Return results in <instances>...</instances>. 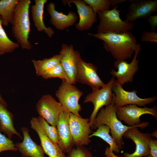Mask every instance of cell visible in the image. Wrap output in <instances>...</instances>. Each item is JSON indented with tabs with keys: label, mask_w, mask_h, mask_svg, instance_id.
<instances>
[{
	"label": "cell",
	"mask_w": 157,
	"mask_h": 157,
	"mask_svg": "<svg viewBox=\"0 0 157 157\" xmlns=\"http://www.w3.org/2000/svg\"><path fill=\"white\" fill-rule=\"evenodd\" d=\"M59 54L60 56V63L68 76L69 83L74 85L76 83L77 61L80 53L74 50L72 44L69 45L63 43Z\"/></svg>",
	"instance_id": "obj_15"
},
{
	"label": "cell",
	"mask_w": 157,
	"mask_h": 157,
	"mask_svg": "<svg viewBox=\"0 0 157 157\" xmlns=\"http://www.w3.org/2000/svg\"><path fill=\"white\" fill-rule=\"evenodd\" d=\"M56 96L67 111L79 117L81 110L79 100L83 92L74 85L63 81L56 91Z\"/></svg>",
	"instance_id": "obj_5"
},
{
	"label": "cell",
	"mask_w": 157,
	"mask_h": 157,
	"mask_svg": "<svg viewBox=\"0 0 157 157\" xmlns=\"http://www.w3.org/2000/svg\"><path fill=\"white\" fill-rule=\"evenodd\" d=\"M113 91L114 96L112 103L117 107L130 104H135L140 107L145 106L154 102L157 99L156 96L141 98L137 94V90H126L116 80L113 87Z\"/></svg>",
	"instance_id": "obj_8"
},
{
	"label": "cell",
	"mask_w": 157,
	"mask_h": 157,
	"mask_svg": "<svg viewBox=\"0 0 157 157\" xmlns=\"http://www.w3.org/2000/svg\"><path fill=\"white\" fill-rule=\"evenodd\" d=\"M2 20L0 16V56L13 52L18 48L19 45L10 40L2 26Z\"/></svg>",
	"instance_id": "obj_26"
},
{
	"label": "cell",
	"mask_w": 157,
	"mask_h": 157,
	"mask_svg": "<svg viewBox=\"0 0 157 157\" xmlns=\"http://www.w3.org/2000/svg\"><path fill=\"white\" fill-rule=\"evenodd\" d=\"M6 151H17L18 149L13 141L0 131V153Z\"/></svg>",
	"instance_id": "obj_31"
},
{
	"label": "cell",
	"mask_w": 157,
	"mask_h": 157,
	"mask_svg": "<svg viewBox=\"0 0 157 157\" xmlns=\"http://www.w3.org/2000/svg\"><path fill=\"white\" fill-rule=\"evenodd\" d=\"M97 68L93 64L83 60L81 55L77 61V69L76 82L89 86L92 90L103 87L105 84L98 75Z\"/></svg>",
	"instance_id": "obj_13"
},
{
	"label": "cell",
	"mask_w": 157,
	"mask_h": 157,
	"mask_svg": "<svg viewBox=\"0 0 157 157\" xmlns=\"http://www.w3.org/2000/svg\"><path fill=\"white\" fill-rule=\"evenodd\" d=\"M37 118L39 124L46 136L53 143L58 144V134L56 126L49 125L41 116H39Z\"/></svg>",
	"instance_id": "obj_28"
},
{
	"label": "cell",
	"mask_w": 157,
	"mask_h": 157,
	"mask_svg": "<svg viewBox=\"0 0 157 157\" xmlns=\"http://www.w3.org/2000/svg\"><path fill=\"white\" fill-rule=\"evenodd\" d=\"M20 129L23 133V141L21 142H17L14 144L22 156L45 157L44 153L41 146L38 144L31 138L28 129L23 127Z\"/></svg>",
	"instance_id": "obj_20"
},
{
	"label": "cell",
	"mask_w": 157,
	"mask_h": 157,
	"mask_svg": "<svg viewBox=\"0 0 157 157\" xmlns=\"http://www.w3.org/2000/svg\"><path fill=\"white\" fill-rule=\"evenodd\" d=\"M149 145L150 149V156L151 157H157V140L150 138Z\"/></svg>",
	"instance_id": "obj_33"
},
{
	"label": "cell",
	"mask_w": 157,
	"mask_h": 157,
	"mask_svg": "<svg viewBox=\"0 0 157 157\" xmlns=\"http://www.w3.org/2000/svg\"><path fill=\"white\" fill-rule=\"evenodd\" d=\"M7 107L0 101V131L3 132L10 140L13 134L22 139L14 126V115Z\"/></svg>",
	"instance_id": "obj_22"
},
{
	"label": "cell",
	"mask_w": 157,
	"mask_h": 157,
	"mask_svg": "<svg viewBox=\"0 0 157 157\" xmlns=\"http://www.w3.org/2000/svg\"><path fill=\"white\" fill-rule=\"evenodd\" d=\"M35 3L31 7L32 20L37 30L40 32L44 31L48 36L51 38L54 31L51 27H47L43 21L44 8L47 0H35Z\"/></svg>",
	"instance_id": "obj_21"
},
{
	"label": "cell",
	"mask_w": 157,
	"mask_h": 157,
	"mask_svg": "<svg viewBox=\"0 0 157 157\" xmlns=\"http://www.w3.org/2000/svg\"><path fill=\"white\" fill-rule=\"evenodd\" d=\"M64 4H70L75 5L77 9L79 20L76 24V28L78 31H82L90 29L94 23L97 21V14L93 10L92 8L82 0H63Z\"/></svg>",
	"instance_id": "obj_16"
},
{
	"label": "cell",
	"mask_w": 157,
	"mask_h": 157,
	"mask_svg": "<svg viewBox=\"0 0 157 157\" xmlns=\"http://www.w3.org/2000/svg\"><path fill=\"white\" fill-rule=\"evenodd\" d=\"M47 11L49 14L51 24L57 30H63L74 25L77 21L76 14L69 11L67 14L58 12L55 9V4L51 2L47 6Z\"/></svg>",
	"instance_id": "obj_18"
},
{
	"label": "cell",
	"mask_w": 157,
	"mask_h": 157,
	"mask_svg": "<svg viewBox=\"0 0 157 157\" xmlns=\"http://www.w3.org/2000/svg\"><path fill=\"white\" fill-rule=\"evenodd\" d=\"M43 78H59L69 83L68 76L60 63L43 73L41 76Z\"/></svg>",
	"instance_id": "obj_29"
},
{
	"label": "cell",
	"mask_w": 157,
	"mask_h": 157,
	"mask_svg": "<svg viewBox=\"0 0 157 157\" xmlns=\"http://www.w3.org/2000/svg\"><path fill=\"white\" fill-rule=\"evenodd\" d=\"M97 129L95 131L90 135L89 138L95 136L101 138L109 144L110 150L116 153H119L120 149L110 135V129L109 127L106 125H101L98 127Z\"/></svg>",
	"instance_id": "obj_24"
},
{
	"label": "cell",
	"mask_w": 157,
	"mask_h": 157,
	"mask_svg": "<svg viewBox=\"0 0 157 157\" xmlns=\"http://www.w3.org/2000/svg\"><path fill=\"white\" fill-rule=\"evenodd\" d=\"M0 101L3 104L7 107V104L6 101L4 100L2 97L0 92Z\"/></svg>",
	"instance_id": "obj_36"
},
{
	"label": "cell",
	"mask_w": 157,
	"mask_h": 157,
	"mask_svg": "<svg viewBox=\"0 0 157 157\" xmlns=\"http://www.w3.org/2000/svg\"><path fill=\"white\" fill-rule=\"evenodd\" d=\"M30 0H18L12 18V34L17 43L24 49L30 50L32 47L28 39L30 32L29 10Z\"/></svg>",
	"instance_id": "obj_2"
},
{
	"label": "cell",
	"mask_w": 157,
	"mask_h": 157,
	"mask_svg": "<svg viewBox=\"0 0 157 157\" xmlns=\"http://www.w3.org/2000/svg\"><path fill=\"white\" fill-rule=\"evenodd\" d=\"M118 6L117 5L111 10L97 13L100 20L97 27L98 33H121L133 29L135 23L122 20L120 16V10L117 9Z\"/></svg>",
	"instance_id": "obj_4"
},
{
	"label": "cell",
	"mask_w": 157,
	"mask_h": 157,
	"mask_svg": "<svg viewBox=\"0 0 157 157\" xmlns=\"http://www.w3.org/2000/svg\"><path fill=\"white\" fill-rule=\"evenodd\" d=\"M143 157H151L150 155H149V156H146Z\"/></svg>",
	"instance_id": "obj_38"
},
{
	"label": "cell",
	"mask_w": 157,
	"mask_h": 157,
	"mask_svg": "<svg viewBox=\"0 0 157 157\" xmlns=\"http://www.w3.org/2000/svg\"><path fill=\"white\" fill-rule=\"evenodd\" d=\"M69 113L67 111L61 112L56 125L58 134V144L65 153H68L75 146L69 126Z\"/></svg>",
	"instance_id": "obj_17"
},
{
	"label": "cell",
	"mask_w": 157,
	"mask_h": 157,
	"mask_svg": "<svg viewBox=\"0 0 157 157\" xmlns=\"http://www.w3.org/2000/svg\"><path fill=\"white\" fill-rule=\"evenodd\" d=\"M31 128L37 133L40 141V146L44 153L49 157H67L58 144L52 142L46 135L42 129L38 118L33 117L30 122Z\"/></svg>",
	"instance_id": "obj_19"
},
{
	"label": "cell",
	"mask_w": 157,
	"mask_h": 157,
	"mask_svg": "<svg viewBox=\"0 0 157 157\" xmlns=\"http://www.w3.org/2000/svg\"><path fill=\"white\" fill-rule=\"evenodd\" d=\"M90 6L96 13L110 10V6L114 7L127 1L126 0H83Z\"/></svg>",
	"instance_id": "obj_27"
},
{
	"label": "cell",
	"mask_w": 157,
	"mask_h": 157,
	"mask_svg": "<svg viewBox=\"0 0 157 157\" xmlns=\"http://www.w3.org/2000/svg\"><path fill=\"white\" fill-rule=\"evenodd\" d=\"M148 122L141 123L139 124L126 131L123 137L131 140L136 145L135 151L131 154L125 152L123 154V157H143L150 155L149 142L151 137V134L141 132L138 127L144 129L149 125Z\"/></svg>",
	"instance_id": "obj_7"
},
{
	"label": "cell",
	"mask_w": 157,
	"mask_h": 157,
	"mask_svg": "<svg viewBox=\"0 0 157 157\" xmlns=\"http://www.w3.org/2000/svg\"><path fill=\"white\" fill-rule=\"evenodd\" d=\"M89 122V118L69 113V126L74 146L87 145L91 142L89 136L93 131Z\"/></svg>",
	"instance_id": "obj_12"
},
{
	"label": "cell",
	"mask_w": 157,
	"mask_h": 157,
	"mask_svg": "<svg viewBox=\"0 0 157 157\" xmlns=\"http://www.w3.org/2000/svg\"><path fill=\"white\" fill-rule=\"evenodd\" d=\"M117 108L112 103L105 108H101L96 115L91 129H96L101 125L108 126L111 136L121 149L124 143V134L129 129L137 125L131 126L124 125L117 117Z\"/></svg>",
	"instance_id": "obj_3"
},
{
	"label": "cell",
	"mask_w": 157,
	"mask_h": 157,
	"mask_svg": "<svg viewBox=\"0 0 157 157\" xmlns=\"http://www.w3.org/2000/svg\"><path fill=\"white\" fill-rule=\"evenodd\" d=\"M149 24L151 31H155L157 25V15H150L146 19Z\"/></svg>",
	"instance_id": "obj_34"
},
{
	"label": "cell",
	"mask_w": 157,
	"mask_h": 157,
	"mask_svg": "<svg viewBox=\"0 0 157 157\" xmlns=\"http://www.w3.org/2000/svg\"><path fill=\"white\" fill-rule=\"evenodd\" d=\"M60 56L59 54L54 55L49 58L42 60H32V62L38 76H41L45 72L60 63Z\"/></svg>",
	"instance_id": "obj_23"
},
{
	"label": "cell",
	"mask_w": 157,
	"mask_h": 157,
	"mask_svg": "<svg viewBox=\"0 0 157 157\" xmlns=\"http://www.w3.org/2000/svg\"><path fill=\"white\" fill-rule=\"evenodd\" d=\"M128 11L124 20L129 22L147 18L157 10V0H130Z\"/></svg>",
	"instance_id": "obj_14"
},
{
	"label": "cell",
	"mask_w": 157,
	"mask_h": 157,
	"mask_svg": "<svg viewBox=\"0 0 157 157\" xmlns=\"http://www.w3.org/2000/svg\"><path fill=\"white\" fill-rule=\"evenodd\" d=\"M140 40L142 42L157 43V33L155 31H144L142 33Z\"/></svg>",
	"instance_id": "obj_32"
},
{
	"label": "cell",
	"mask_w": 157,
	"mask_h": 157,
	"mask_svg": "<svg viewBox=\"0 0 157 157\" xmlns=\"http://www.w3.org/2000/svg\"><path fill=\"white\" fill-rule=\"evenodd\" d=\"M151 137H154L157 138V130L155 131L154 132L150 133Z\"/></svg>",
	"instance_id": "obj_37"
},
{
	"label": "cell",
	"mask_w": 157,
	"mask_h": 157,
	"mask_svg": "<svg viewBox=\"0 0 157 157\" xmlns=\"http://www.w3.org/2000/svg\"><path fill=\"white\" fill-rule=\"evenodd\" d=\"M36 109L39 116L51 125L55 126L60 114L63 111L67 112L59 102L49 94L43 95L39 100Z\"/></svg>",
	"instance_id": "obj_11"
},
{
	"label": "cell",
	"mask_w": 157,
	"mask_h": 157,
	"mask_svg": "<svg viewBox=\"0 0 157 157\" xmlns=\"http://www.w3.org/2000/svg\"><path fill=\"white\" fill-rule=\"evenodd\" d=\"M67 153V157H93L90 151L84 146L74 147Z\"/></svg>",
	"instance_id": "obj_30"
},
{
	"label": "cell",
	"mask_w": 157,
	"mask_h": 157,
	"mask_svg": "<svg viewBox=\"0 0 157 157\" xmlns=\"http://www.w3.org/2000/svg\"><path fill=\"white\" fill-rule=\"evenodd\" d=\"M18 0H0V15L5 26L11 23L14 10Z\"/></svg>",
	"instance_id": "obj_25"
},
{
	"label": "cell",
	"mask_w": 157,
	"mask_h": 157,
	"mask_svg": "<svg viewBox=\"0 0 157 157\" xmlns=\"http://www.w3.org/2000/svg\"><path fill=\"white\" fill-rule=\"evenodd\" d=\"M115 81V77L113 76L101 89L92 90L86 97L84 103L91 102L94 106L89 118V123L91 129L93 127L94 120L99 110L103 106H107L112 103L114 96L113 87Z\"/></svg>",
	"instance_id": "obj_6"
},
{
	"label": "cell",
	"mask_w": 157,
	"mask_h": 157,
	"mask_svg": "<svg viewBox=\"0 0 157 157\" xmlns=\"http://www.w3.org/2000/svg\"><path fill=\"white\" fill-rule=\"evenodd\" d=\"M88 34L103 41L104 49L116 60H126L131 58L137 48L136 38L129 31L121 33H88Z\"/></svg>",
	"instance_id": "obj_1"
},
{
	"label": "cell",
	"mask_w": 157,
	"mask_h": 157,
	"mask_svg": "<svg viewBox=\"0 0 157 157\" xmlns=\"http://www.w3.org/2000/svg\"><path fill=\"white\" fill-rule=\"evenodd\" d=\"M141 49L140 44L137 43L133 59L130 63H128L126 60H116L115 62L114 65L117 70L112 69L110 74L116 78V82L122 86L125 83H131L134 76L138 70L139 61L137 56Z\"/></svg>",
	"instance_id": "obj_9"
},
{
	"label": "cell",
	"mask_w": 157,
	"mask_h": 157,
	"mask_svg": "<svg viewBox=\"0 0 157 157\" xmlns=\"http://www.w3.org/2000/svg\"><path fill=\"white\" fill-rule=\"evenodd\" d=\"M105 155L106 157H123L122 156H117L115 155L113 152L110 150L108 147H106V148Z\"/></svg>",
	"instance_id": "obj_35"
},
{
	"label": "cell",
	"mask_w": 157,
	"mask_h": 157,
	"mask_svg": "<svg viewBox=\"0 0 157 157\" xmlns=\"http://www.w3.org/2000/svg\"><path fill=\"white\" fill-rule=\"evenodd\" d=\"M146 114L151 115L157 119V107L141 108L130 104L117 107L116 112L117 117L120 121H123L128 126H131L139 124L141 122L140 116Z\"/></svg>",
	"instance_id": "obj_10"
}]
</instances>
